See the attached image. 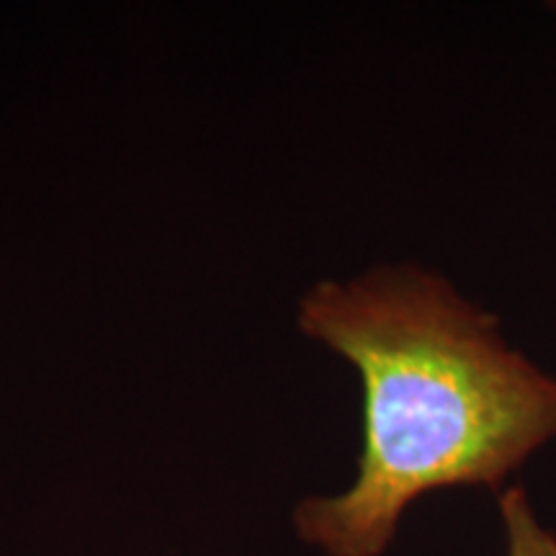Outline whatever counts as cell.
I'll list each match as a JSON object with an SVG mask.
<instances>
[{"instance_id": "obj_2", "label": "cell", "mask_w": 556, "mask_h": 556, "mask_svg": "<svg viewBox=\"0 0 556 556\" xmlns=\"http://www.w3.org/2000/svg\"><path fill=\"white\" fill-rule=\"evenodd\" d=\"M500 516L505 526L507 556H556V536L541 526L520 486H510L500 495Z\"/></svg>"}, {"instance_id": "obj_1", "label": "cell", "mask_w": 556, "mask_h": 556, "mask_svg": "<svg viewBox=\"0 0 556 556\" xmlns=\"http://www.w3.org/2000/svg\"><path fill=\"white\" fill-rule=\"evenodd\" d=\"M299 328L364 387L356 479L294 513L299 539L323 554L381 556L415 500L500 486L556 438V379L441 276L400 266L323 281L299 304Z\"/></svg>"}]
</instances>
